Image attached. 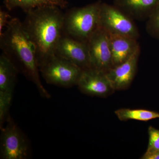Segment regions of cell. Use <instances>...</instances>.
<instances>
[{
    "label": "cell",
    "instance_id": "obj_1",
    "mask_svg": "<svg viewBox=\"0 0 159 159\" xmlns=\"http://www.w3.org/2000/svg\"><path fill=\"white\" fill-rule=\"evenodd\" d=\"M61 9L57 6H46L26 12L23 25L35 47L39 67L55 55L63 34L64 13Z\"/></svg>",
    "mask_w": 159,
    "mask_h": 159
},
{
    "label": "cell",
    "instance_id": "obj_16",
    "mask_svg": "<svg viewBox=\"0 0 159 159\" xmlns=\"http://www.w3.org/2000/svg\"><path fill=\"white\" fill-rule=\"evenodd\" d=\"M13 91H0V126L3 128V123L7 119L9 107L12 101Z\"/></svg>",
    "mask_w": 159,
    "mask_h": 159
},
{
    "label": "cell",
    "instance_id": "obj_4",
    "mask_svg": "<svg viewBox=\"0 0 159 159\" xmlns=\"http://www.w3.org/2000/svg\"><path fill=\"white\" fill-rule=\"evenodd\" d=\"M99 27L108 34L122 35L137 40L140 36L133 19L114 5L101 3Z\"/></svg>",
    "mask_w": 159,
    "mask_h": 159
},
{
    "label": "cell",
    "instance_id": "obj_2",
    "mask_svg": "<svg viewBox=\"0 0 159 159\" xmlns=\"http://www.w3.org/2000/svg\"><path fill=\"white\" fill-rule=\"evenodd\" d=\"M0 35V47L7 57L18 67L27 78L37 87L40 93L49 98L50 94L40 79L35 47L27 34L23 23L17 18H11Z\"/></svg>",
    "mask_w": 159,
    "mask_h": 159
},
{
    "label": "cell",
    "instance_id": "obj_17",
    "mask_svg": "<svg viewBox=\"0 0 159 159\" xmlns=\"http://www.w3.org/2000/svg\"><path fill=\"white\" fill-rule=\"evenodd\" d=\"M146 29L151 36L159 39V5L147 19Z\"/></svg>",
    "mask_w": 159,
    "mask_h": 159
},
{
    "label": "cell",
    "instance_id": "obj_10",
    "mask_svg": "<svg viewBox=\"0 0 159 159\" xmlns=\"http://www.w3.org/2000/svg\"><path fill=\"white\" fill-rule=\"evenodd\" d=\"M140 53L139 48L127 60L106 73L115 91L123 90L129 87L136 74Z\"/></svg>",
    "mask_w": 159,
    "mask_h": 159
},
{
    "label": "cell",
    "instance_id": "obj_12",
    "mask_svg": "<svg viewBox=\"0 0 159 159\" xmlns=\"http://www.w3.org/2000/svg\"><path fill=\"white\" fill-rule=\"evenodd\" d=\"M114 5L133 19H148L159 5V0H114Z\"/></svg>",
    "mask_w": 159,
    "mask_h": 159
},
{
    "label": "cell",
    "instance_id": "obj_14",
    "mask_svg": "<svg viewBox=\"0 0 159 159\" xmlns=\"http://www.w3.org/2000/svg\"><path fill=\"white\" fill-rule=\"evenodd\" d=\"M4 3L8 10L20 8L26 13L43 6H54L61 9H65L68 5L66 0H4Z\"/></svg>",
    "mask_w": 159,
    "mask_h": 159
},
{
    "label": "cell",
    "instance_id": "obj_3",
    "mask_svg": "<svg viewBox=\"0 0 159 159\" xmlns=\"http://www.w3.org/2000/svg\"><path fill=\"white\" fill-rule=\"evenodd\" d=\"M101 3V1H98L67 11L64 17L63 34L87 43L99 28Z\"/></svg>",
    "mask_w": 159,
    "mask_h": 159
},
{
    "label": "cell",
    "instance_id": "obj_13",
    "mask_svg": "<svg viewBox=\"0 0 159 159\" xmlns=\"http://www.w3.org/2000/svg\"><path fill=\"white\" fill-rule=\"evenodd\" d=\"M18 72L11 60L2 53L0 56V91H13Z\"/></svg>",
    "mask_w": 159,
    "mask_h": 159
},
{
    "label": "cell",
    "instance_id": "obj_20",
    "mask_svg": "<svg viewBox=\"0 0 159 159\" xmlns=\"http://www.w3.org/2000/svg\"><path fill=\"white\" fill-rule=\"evenodd\" d=\"M142 159H159V150L148 152H146L141 157Z\"/></svg>",
    "mask_w": 159,
    "mask_h": 159
},
{
    "label": "cell",
    "instance_id": "obj_11",
    "mask_svg": "<svg viewBox=\"0 0 159 159\" xmlns=\"http://www.w3.org/2000/svg\"><path fill=\"white\" fill-rule=\"evenodd\" d=\"M109 35L113 67L128 59L140 48L137 39L122 35Z\"/></svg>",
    "mask_w": 159,
    "mask_h": 159
},
{
    "label": "cell",
    "instance_id": "obj_9",
    "mask_svg": "<svg viewBox=\"0 0 159 159\" xmlns=\"http://www.w3.org/2000/svg\"><path fill=\"white\" fill-rule=\"evenodd\" d=\"M77 85L83 93L95 97H107L115 91L106 73L92 67L82 70Z\"/></svg>",
    "mask_w": 159,
    "mask_h": 159
},
{
    "label": "cell",
    "instance_id": "obj_5",
    "mask_svg": "<svg viewBox=\"0 0 159 159\" xmlns=\"http://www.w3.org/2000/svg\"><path fill=\"white\" fill-rule=\"evenodd\" d=\"M39 70L47 83L62 87L77 85L83 70L56 55L43 63Z\"/></svg>",
    "mask_w": 159,
    "mask_h": 159
},
{
    "label": "cell",
    "instance_id": "obj_18",
    "mask_svg": "<svg viewBox=\"0 0 159 159\" xmlns=\"http://www.w3.org/2000/svg\"><path fill=\"white\" fill-rule=\"evenodd\" d=\"M148 144L146 152L159 150V129L150 126L148 128Z\"/></svg>",
    "mask_w": 159,
    "mask_h": 159
},
{
    "label": "cell",
    "instance_id": "obj_7",
    "mask_svg": "<svg viewBox=\"0 0 159 159\" xmlns=\"http://www.w3.org/2000/svg\"><path fill=\"white\" fill-rule=\"evenodd\" d=\"M91 67L106 73L112 68L109 35L99 27L87 42Z\"/></svg>",
    "mask_w": 159,
    "mask_h": 159
},
{
    "label": "cell",
    "instance_id": "obj_6",
    "mask_svg": "<svg viewBox=\"0 0 159 159\" xmlns=\"http://www.w3.org/2000/svg\"><path fill=\"white\" fill-rule=\"evenodd\" d=\"M7 120L6 127L2 129L1 158H28L29 147L27 139L11 118Z\"/></svg>",
    "mask_w": 159,
    "mask_h": 159
},
{
    "label": "cell",
    "instance_id": "obj_8",
    "mask_svg": "<svg viewBox=\"0 0 159 159\" xmlns=\"http://www.w3.org/2000/svg\"><path fill=\"white\" fill-rule=\"evenodd\" d=\"M55 55L68 61L82 70L91 67L87 43L63 34L57 44Z\"/></svg>",
    "mask_w": 159,
    "mask_h": 159
},
{
    "label": "cell",
    "instance_id": "obj_15",
    "mask_svg": "<svg viewBox=\"0 0 159 159\" xmlns=\"http://www.w3.org/2000/svg\"><path fill=\"white\" fill-rule=\"evenodd\" d=\"M118 119L122 121L129 120L147 122L159 118V113L143 109L121 108L115 111Z\"/></svg>",
    "mask_w": 159,
    "mask_h": 159
},
{
    "label": "cell",
    "instance_id": "obj_19",
    "mask_svg": "<svg viewBox=\"0 0 159 159\" xmlns=\"http://www.w3.org/2000/svg\"><path fill=\"white\" fill-rule=\"evenodd\" d=\"M11 18L7 11L0 10V35L2 34L3 29L6 27Z\"/></svg>",
    "mask_w": 159,
    "mask_h": 159
}]
</instances>
